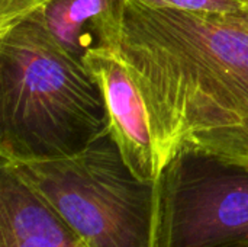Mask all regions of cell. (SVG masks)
Segmentation results:
<instances>
[{
    "label": "cell",
    "mask_w": 248,
    "mask_h": 247,
    "mask_svg": "<svg viewBox=\"0 0 248 247\" xmlns=\"http://www.w3.org/2000/svg\"><path fill=\"white\" fill-rule=\"evenodd\" d=\"M103 93L110 137L126 166L144 182H157L161 170L141 92L116 49H93L83 58Z\"/></svg>",
    "instance_id": "5b68a950"
},
{
    "label": "cell",
    "mask_w": 248,
    "mask_h": 247,
    "mask_svg": "<svg viewBox=\"0 0 248 247\" xmlns=\"http://www.w3.org/2000/svg\"><path fill=\"white\" fill-rule=\"evenodd\" d=\"M124 6L125 0H51L28 19L83 60L93 49H116Z\"/></svg>",
    "instance_id": "52a82bcc"
},
{
    "label": "cell",
    "mask_w": 248,
    "mask_h": 247,
    "mask_svg": "<svg viewBox=\"0 0 248 247\" xmlns=\"http://www.w3.org/2000/svg\"><path fill=\"white\" fill-rule=\"evenodd\" d=\"M150 7H169L208 15H243L248 0H128Z\"/></svg>",
    "instance_id": "ba28073f"
},
{
    "label": "cell",
    "mask_w": 248,
    "mask_h": 247,
    "mask_svg": "<svg viewBox=\"0 0 248 247\" xmlns=\"http://www.w3.org/2000/svg\"><path fill=\"white\" fill-rule=\"evenodd\" d=\"M51 0H0V33H4L19 22Z\"/></svg>",
    "instance_id": "9c48e42d"
},
{
    "label": "cell",
    "mask_w": 248,
    "mask_h": 247,
    "mask_svg": "<svg viewBox=\"0 0 248 247\" xmlns=\"http://www.w3.org/2000/svg\"><path fill=\"white\" fill-rule=\"evenodd\" d=\"M109 134L103 93L83 60L31 19L0 33V162L68 157Z\"/></svg>",
    "instance_id": "7a4b0ae2"
},
{
    "label": "cell",
    "mask_w": 248,
    "mask_h": 247,
    "mask_svg": "<svg viewBox=\"0 0 248 247\" xmlns=\"http://www.w3.org/2000/svg\"><path fill=\"white\" fill-rule=\"evenodd\" d=\"M116 51L144 99L161 173L183 150L248 170L247 13L125 0Z\"/></svg>",
    "instance_id": "6da1fadb"
},
{
    "label": "cell",
    "mask_w": 248,
    "mask_h": 247,
    "mask_svg": "<svg viewBox=\"0 0 248 247\" xmlns=\"http://www.w3.org/2000/svg\"><path fill=\"white\" fill-rule=\"evenodd\" d=\"M153 247H248V170L183 150L155 182Z\"/></svg>",
    "instance_id": "277c9868"
},
{
    "label": "cell",
    "mask_w": 248,
    "mask_h": 247,
    "mask_svg": "<svg viewBox=\"0 0 248 247\" xmlns=\"http://www.w3.org/2000/svg\"><path fill=\"white\" fill-rule=\"evenodd\" d=\"M246 13H247V16H248V7H247V10H246Z\"/></svg>",
    "instance_id": "30bf717a"
},
{
    "label": "cell",
    "mask_w": 248,
    "mask_h": 247,
    "mask_svg": "<svg viewBox=\"0 0 248 247\" xmlns=\"http://www.w3.org/2000/svg\"><path fill=\"white\" fill-rule=\"evenodd\" d=\"M0 247H90L22 179L0 165Z\"/></svg>",
    "instance_id": "8992f818"
},
{
    "label": "cell",
    "mask_w": 248,
    "mask_h": 247,
    "mask_svg": "<svg viewBox=\"0 0 248 247\" xmlns=\"http://www.w3.org/2000/svg\"><path fill=\"white\" fill-rule=\"evenodd\" d=\"M0 165L90 247H153L155 182L131 172L110 134L68 157Z\"/></svg>",
    "instance_id": "3957f363"
}]
</instances>
